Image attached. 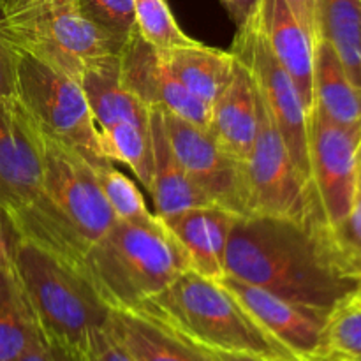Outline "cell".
Masks as SVG:
<instances>
[{
	"instance_id": "obj_1",
	"label": "cell",
	"mask_w": 361,
	"mask_h": 361,
	"mask_svg": "<svg viewBox=\"0 0 361 361\" xmlns=\"http://www.w3.org/2000/svg\"><path fill=\"white\" fill-rule=\"evenodd\" d=\"M226 277L319 310H330L358 288L338 268L323 222L259 215L236 221L226 250Z\"/></svg>"
},
{
	"instance_id": "obj_2",
	"label": "cell",
	"mask_w": 361,
	"mask_h": 361,
	"mask_svg": "<svg viewBox=\"0 0 361 361\" xmlns=\"http://www.w3.org/2000/svg\"><path fill=\"white\" fill-rule=\"evenodd\" d=\"M136 312L208 353L296 358L250 316L221 281L203 277L190 268L137 307Z\"/></svg>"
},
{
	"instance_id": "obj_3",
	"label": "cell",
	"mask_w": 361,
	"mask_h": 361,
	"mask_svg": "<svg viewBox=\"0 0 361 361\" xmlns=\"http://www.w3.org/2000/svg\"><path fill=\"white\" fill-rule=\"evenodd\" d=\"M85 274L111 310H136L189 270L164 222L116 221L85 254Z\"/></svg>"
},
{
	"instance_id": "obj_4",
	"label": "cell",
	"mask_w": 361,
	"mask_h": 361,
	"mask_svg": "<svg viewBox=\"0 0 361 361\" xmlns=\"http://www.w3.org/2000/svg\"><path fill=\"white\" fill-rule=\"evenodd\" d=\"M13 268L42 337L87 351L111 314L87 274L21 238L14 247Z\"/></svg>"
},
{
	"instance_id": "obj_5",
	"label": "cell",
	"mask_w": 361,
	"mask_h": 361,
	"mask_svg": "<svg viewBox=\"0 0 361 361\" xmlns=\"http://www.w3.org/2000/svg\"><path fill=\"white\" fill-rule=\"evenodd\" d=\"M0 212L21 240L80 267L69 240L46 204L41 141L16 99H0Z\"/></svg>"
},
{
	"instance_id": "obj_6",
	"label": "cell",
	"mask_w": 361,
	"mask_h": 361,
	"mask_svg": "<svg viewBox=\"0 0 361 361\" xmlns=\"http://www.w3.org/2000/svg\"><path fill=\"white\" fill-rule=\"evenodd\" d=\"M0 30L14 49L78 81L88 69L118 55L123 46L87 20L76 6L0 16Z\"/></svg>"
},
{
	"instance_id": "obj_7",
	"label": "cell",
	"mask_w": 361,
	"mask_h": 361,
	"mask_svg": "<svg viewBox=\"0 0 361 361\" xmlns=\"http://www.w3.org/2000/svg\"><path fill=\"white\" fill-rule=\"evenodd\" d=\"M16 101L39 133L80 152L94 168L113 162L78 80L18 51Z\"/></svg>"
},
{
	"instance_id": "obj_8",
	"label": "cell",
	"mask_w": 361,
	"mask_h": 361,
	"mask_svg": "<svg viewBox=\"0 0 361 361\" xmlns=\"http://www.w3.org/2000/svg\"><path fill=\"white\" fill-rule=\"evenodd\" d=\"M42 194L49 210L83 254L116 222L95 168L73 148L39 133Z\"/></svg>"
},
{
	"instance_id": "obj_9",
	"label": "cell",
	"mask_w": 361,
	"mask_h": 361,
	"mask_svg": "<svg viewBox=\"0 0 361 361\" xmlns=\"http://www.w3.org/2000/svg\"><path fill=\"white\" fill-rule=\"evenodd\" d=\"M242 175L249 214L247 217H279L300 224L319 221L309 183L293 162L261 95L256 141L249 159L242 162Z\"/></svg>"
},
{
	"instance_id": "obj_10",
	"label": "cell",
	"mask_w": 361,
	"mask_h": 361,
	"mask_svg": "<svg viewBox=\"0 0 361 361\" xmlns=\"http://www.w3.org/2000/svg\"><path fill=\"white\" fill-rule=\"evenodd\" d=\"M231 51L252 74L275 129L309 183V111L291 76L271 53L256 14L238 27Z\"/></svg>"
},
{
	"instance_id": "obj_11",
	"label": "cell",
	"mask_w": 361,
	"mask_h": 361,
	"mask_svg": "<svg viewBox=\"0 0 361 361\" xmlns=\"http://www.w3.org/2000/svg\"><path fill=\"white\" fill-rule=\"evenodd\" d=\"M361 129H345L319 109L309 113V183L316 215L326 228L351 212L358 189Z\"/></svg>"
},
{
	"instance_id": "obj_12",
	"label": "cell",
	"mask_w": 361,
	"mask_h": 361,
	"mask_svg": "<svg viewBox=\"0 0 361 361\" xmlns=\"http://www.w3.org/2000/svg\"><path fill=\"white\" fill-rule=\"evenodd\" d=\"M164 129L190 182L217 207L247 217L242 164L222 150L210 130L162 111Z\"/></svg>"
},
{
	"instance_id": "obj_13",
	"label": "cell",
	"mask_w": 361,
	"mask_h": 361,
	"mask_svg": "<svg viewBox=\"0 0 361 361\" xmlns=\"http://www.w3.org/2000/svg\"><path fill=\"white\" fill-rule=\"evenodd\" d=\"M120 80L148 109H161L197 127L208 129L212 106L187 90L162 60L161 49L140 32L123 42L118 55Z\"/></svg>"
},
{
	"instance_id": "obj_14",
	"label": "cell",
	"mask_w": 361,
	"mask_h": 361,
	"mask_svg": "<svg viewBox=\"0 0 361 361\" xmlns=\"http://www.w3.org/2000/svg\"><path fill=\"white\" fill-rule=\"evenodd\" d=\"M221 282L242 302L250 316L291 355L302 361L312 360L317 355L330 310L289 302L267 289L231 277L221 279Z\"/></svg>"
},
{
	"instance_id": "obj_15",
	"label": "cell",
	"mask_w": 361,
	"mask_h": 361,
	"mask_svg": "<svg viewBox=\"0 0 361 361\" xmlns=\"http://www.w3.org/2000/svg\"><path fill=\"white\" fill-rule=\"evenodd\" d=\"M238 214L217 204L194 207L161 219L185 252L189 268L207 279L226 277V250Z\"/></svg>"
},
{
	"instance_id": "obj_16",
	"label": "cell",
	"mask_w": 361,
	"mask_h": 361,
	"mask_svg": "<svg viewBox=\"0 0 361 361\" xmlns=\"http://www.w3.org/2000/svg\"><path fill=\"white\" fill-rule=\"evenodd\" d=\"M259 94L250 71L236 59L235 71L217 101L212 104L208 130L222 150L236 162H245L257 133Z\"/></svg>"
},
{
	"instance_id": "obj_17",
	"label": "cell",
	"mask_w": 361,
	"mask_h": 361,
	"mask_svg": "<svg viewBox=\"0 0 361 361\" xmlns=\"http://www.w3.org/2000/svg\"><path fill=\"white\" fill-rule=\"evenodd\" d=\"M261 32L275 59L291 76L307 111L314 108V46L284 0H259L256 11Z\"/></svg>"
},
{
	"instance_id": "obj_18",
	"label": "cell",
	"mask_w": 361,
	"mask_h": 361,
	"mask_svg": "<svg viewBox=\"0 0 361 361\" xmlns=\"http://www.w3.org/2000/svg\"><path fill=\"white\" fill-rule=\"evenodd\" d=\"M152 169L148 192L154 197L155 215L168 219L194 207L214 204L185 175L180 166L168 134L161 109H150Z\"/></svg>"
},
{
	"instance_id": "obj_19",
	"label": "cell",
	"mask_w": 361,
	"mask_h": 361,
	"mask_svg": "<svg viewBox=\"0 0 361 361\" xmlns=\"http://www.w3.org/2000/svg\"><path fill=\"white\" fill-rule=\"evenodd\" d=\"M108 328L133 361H214L204 349L136 310H111Z\"/></svg>"
},
{
	"instance_id": "obj_20",
	"label": "cell",
	"mask_w": 361,
	"mask_h": 361,
	"mask_svg": "<svg viewBox=\"0 0 361 361\" xmlns=\"http://www.w3.org/2000/svg\"><path fill=\"white\" fill-rule=\"evenodd\" d=\"M161 55L173 76L208 106L214 104L228 87L236 63L231 49L224 51L200 41L180 48L161 49Z\"/></svg>"
},
{
	"instance_id": "obj_21",
	"label": "cell",
	"mask_w": 361,
	"mask_h": 361,
	"mask_svg": "<svg viewBox=\"0 0 361 361\" xmlns=\"http://www.w3.org/2000/svg\"><path fill=\"white\" fill-rule=\"evenodd\" d=\"M314 108L345 129H361V88L326 41L314 49Z\"/></svg>"
},
{
	"instance_id": "obj_22",
	"label": "cell",
	"mask_w": 361,
	"mask_h": 361,
	"mask_svg": "<svg viewBox=\"0 0 361 361\" xmlns=\"http://www.w3.org/2000/svg\"><path fill=\"white\" fill-rule=\"evenodd\" d=\"M39 334L37 321L11 261L0 268V361H20Z\"/></svg>"
},
{
	"instance_id": "obj_23",
	"label": "cell",
	"mask_w": 361,
	"mask_h": 361,
	"mask_svg": "<svg viewBox=\"0 0 361 361\" xmlns=\"http://www.w3.org/2000/svg\"><path fill=\"white\" fill-rule=\"evenodd\" d=\"M316 13L319 39L334 48L361 88V0H316Z\"/></svg>"
},
{
	"instance_id": "obj_24",
	"label": "cell",
	"mask_w": 361,
	"mask_h": 361,
	"mask_svg": "<svg viewBox=\"0 0 361 361\" xmlns=\"http://www.w3.org/2000/svg\"><path fill=\"white\" fill-rule=\"evenodd\" d=\"M309 361H361V303L355 291L330 309L319 351Z\"/></svg>"
},
{
	"instance_id": "obj_25",
	"label": "cell",
	"mask_w": 361,
	"mask_h": 361,
	"mask_svg": "<svg viewBox=\"0 0 361 361\" xmlns=\"http://www.w3.org/2000/svg\"><path fill=\"white\" fill-rule=\"evenodd\" d=\"M95 175H97L99 185H101L102 194L111 207L116 221L145 224L157 217L155 214L148 212L143 194L140 192L136 183L122 171H118L113 162L97 166Z\"/></svg>"
},
{
	"instance_id": "obj_26",
	"label": "cell",
	"mask_w": 361,
	"mask_h": 361,
	"mask_svg": "<svg viewBox=\"0 0 361 361\" xmlns=\"http://www.w3.org/2000/svg\"><path fill=\"white\" fill-rule=\"evenodd\" d=\"M137 32L159 49L180 48L196 42L180 28L166 0H133Z\"/></svg>"
},
{
	"instance_id": "obj_27",
	"label": "cell",
	"mask_w": 361,
	"mask_h": 361,
	"mask_svg": "<svg viewBox=\"0 0 361 361\" xmlns=\"http://www.w3.org/2000/svg\"><path fill=\"white\" fill-rule=\"evenodd\" d=\"M331 252L349 281L361 282V187L358 185L348 217L335 228H326Z\"/></svg>"
},
{
	"instance_id": "obj_28",
	"label": "cell",
	"mask_w": 361,
	"mask_h": 361,
	"mask_svg": "<svg viewBox=\"0 0 361 361\" xmlns=\"http://www.w3.org/2000/svg\"><path fill=\"white\" fill-rule=\"evenodd\" d=\"M74 6L120 44L137 32L133 0H74Z\"/></svg>"
},
{
	"instance_id": "obj_29",
	"label": "cell",
	"mask_w": 361,
	"mask_h": 361,
	"mask_svg": "<svg viewBox=\"0 0 361 361\" xmlns=\"http://www.w3.org/2000/svg\"><path fill=\"white\" fill-rule=\"evenodd\" d=\"M20 361H90V358L85 349L49 341L42 337V334H39V337L32 342Z\"/></svg>"
},
{
	"instance_id": "obj_30",
	"label": "cell",
	"mask_w": 361,
	"mask_h": 361,
	"mask_svg": "<svg viewBox=\"0 0 361 361\" xmlns=\"http://www.w3.org/2000/svg\"><path fill=\"white\" fill-rule=\"evenodd\" d=\"M87 353L90 361H133L115 335L109 331L108 324L92 337Z\"/></svg>"
},
{
	"instance_id": "obj_31",
	"label": "cell",
	"mask_w": 361,
	"mask_h": 361,
	"mask_svg": "<svg viewBox=\"0 0 361 361\" xmlns=\"http://www.w3.org/2000/svg\"><path fill=\"white\" fill-rule=\"evenodd\" d=\"M18 49L0 30V99H16Z\"/></svg>"
},
{
	"instance_id": "obj_32",
	"label": "cell",
	"mask_w": 361,
	"mask_h": 361,
	"mask_svg": "<svg viewBox=\"0 0 361 361\" xmlns=\"http://www.w3.org/2000/svg\"><path fill=\"white\" fill-rule=\"evenodd\" d=\"M289 9L300 21L307 34L312 39L314 46H317L319 39V28H317V13H316V0H284Z\"/></svg>"
},
{
	"instance_id": "obj_33",
	"label": "cell",
	"mask_w": 361,
	"mask_h": 361,
	"mask_svg": "<svg viewBox=\"0 0 361 361\" xmlns=\"http://www.w3.org/2000/svg\"><path fill=\"white\" fill-rule=\"evenodd\" d=\"M20 235L16 233L14 226L7 219L4 212H0V268L13 261L14 247H16Z\"/></svg>"
},
{
	"instance_id": "obj_34",
	"label": "cell",
	"mask_w": 361,
	"mask_h": 361,
	"mask_svg": "<svg viewBox=\"0 0 361 361\" xmlns=\"http://www.w3.org/2000/svg\"><path fill=\"white\" fill-rule=\"evenodd\" d=\"M74 6V0H0V16L21 13V11L41 9V7Z\"/></svg>"
},
{
	"instance_id": "obj_35",
	"label": "cell",
	"mask_w": 361,
	"mask_h": 361,
	"mask_svg": "<svg viewBox=\"0 0 361 361\" xmlns=\"http://www.w3.org/2000/svg\"><path fill=\"white\" fill-rule=\"evenodd\" d=\"M222 4L228 9L233 21L240 27V25H243L256 14L259 0H222Z\"/></svg>"
},
{
	"instance_id": "obj_36",
	"label": "cell",
	"mask_w": 361,
	"mask_h": 361,
	"mask_svg": "<svg viewBox=\"0 0 361 361\" xmlns=\"http://www.w3.org/2000/svg\"><path fill=\"white\" fill-rule=\"evenodd\" d=\"M208 355L214 361H302L298 358H274V356H257L247 353H208Z\"/></svg>"
},
{
	"instance_id": "obj_37",
	"label": "cell",
	"mask_w": 361,
	"mask_h": 361,
	"mask_svg": "<svg viewBox=\"0 0 361 361\" xmlns=\"http://www.w3.org/2000/svg\"><path fill=\"white\" fill-rule=\"evenodd\" d=\"M355 296L360 300V303H361V282L358 284V288L355 289Z\"/></svg>"
},
{
	"instance_id": "obj_38",
	"label": "cell",
	"mask_w": 361,
	"mask_h": 361,
	"mask_svg": "<svg viewBox=\"0 0 361 361\" xmlns=\"http://www.w3.org/2000/svg\"><path fill=\"white\" fill-rule=\"evenodd\" d=\"M358 185L361 187V150H360V168H358Z\"/></svg>"
}]
</instances>
